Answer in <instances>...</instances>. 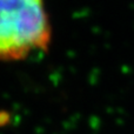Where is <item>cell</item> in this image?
<instances>
[{
	"label": "cell",
	"instance_id": "6da1fadb",
	"mask_svg": "<svg viewBox=\"0 0 134 134\" xmlns=\"http://www.w3.org/2000/svg\"><path fill=\"white\" fill-rule=\"evenodd\" d=\"M52 27L44 0H0V61L47 52Z\"/></svg>",
	"mask_w": 134,
	"mask_h": 134
}]
</instances>
